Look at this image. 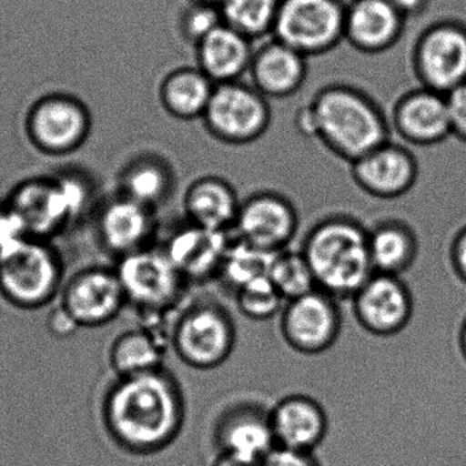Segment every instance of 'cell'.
<instances>
[{"mask_svg": "<svg viewBox=\"0 0 466 466\" xmlns=\"http://www.w3.org/2000/svg\"><path fill=\"white\" fill-rule=\"evenodd\" d=\"M103 427L127 454L149 457L170 447L187 420L184 391L166 370L116 378L102 400Z\"/></svg>", "mask_w": 466, "mask_h": 466, "instance_id": "cell-1", "label": "cell"}, {"mask_svg": "<svg viewBox=\"0 0 466 466\" xmlns=\"http://www.w3.org/2000/svg\"><path fill=\"white\" fill-rule=\"evenodd\" d=\"M299 132L318 140L349 165L391 140L386 114L370 95L348 84H329L296 116Z\"/></svg>", "mask_w": 466, "mask_h": 466, "instance_id": "cell-2", "label": "cell"}, {"mask_svg": "<svg viewBox=\"0 0 466 466\" xmlns=\"http://www.w3.org/2000/svg\"><path fill=\"white\" fill-rule=\"evenodd\" d=\"M301 253L319 290L337 299H351L372 277L368 230L349 215H329L305 236Z\"/></svg>", "mask_w": 466, "mask_h": 466, "instance_id": "cell-3", "label": "cell"}, {"mask_svg": "<svg viewBox=\"0 0 466 466\" xmlns=\"http://www.w3.org/2000/svg\"><path fill=\"white\" fill-rule=\"evenodd\" d=\"M236 343L233 316L214 299L187 305L170 323V349L193 370H211L225 364Z\"/></svg>", "mask_w": 466, "mask_h": 466, "instance_id": "cell-4", "label": "cell"}, {"mask_svg": "<svg viewBox=\"0 0 466 466\" xmlns=\"http://www.w3.org/2000/svg\"><path fill=\"white\" fill-rule=\"evenodd\" d=\"M66 275L53 242L29 238L0 261V297L21 310H37L58 301Z\"/></svg>", "mask_w": 466, "mask_h": 466, "instance_id": "cell-5", "label": "cell"}, {"mask_svg": "<svg viewBox=\"0 0 466 466\" xmlns=\"http://www.w3.org/2000/svg\"><path fill=\"white\" fill-rule=\"evenodd\" d=\"M116 269L127 305L146 320L167 318L181 305L189 286L160 245L118 258Z\"/></svg>", "mask_w": 466, "mask_h": 466, "instance_id": "cell-6", "label": "cell"}, {"mask_svg": "<svg viewBox=\"0 0 466 466\" xmlns=\"http://www.w3.org/2000/svg\"><path fill=\"white\" fill-rule=\"evenodd\" d=\"M343 0H280L272 37L302 56H324L343 42Z\"/></svg>", "mask_w": 466, "mask_h": 466, "instance_id": "cell-7", "label": "cell"}, {"mask_svg": "<svg viewBox=\"0 0 466 466\" xmlns=\"http://www.w3.org/2000/svg\"><path fill=\"white\" fill-rule=\"evenodd\" d=\"M207 129L228 146H248L263 137L271 125L268 99L252 84H218L203 116Z\"/></svg>", "mask_w": 466, "mask_h": 466, "instance_id": "cell-8", "label": "cell"}, {"mask_svg": "<svg viewBox=\"0 0 466 466\" xmlns=\"http://www.w3.org/2000/svg\"><path fill=\"white\" fill-rule=\"evenodd\" d=\"M420 86L447 95L466 83V24L441 20L428 25L411 50Z\"/></svg>", "mask_w": 466, "mask_h": 466, "instance_id": "cell-9", "label": "cell"}, {"mask_svg": "<svg viewBox=\"0 0 466 466\" xmlns=\"http://www.w3.org/2000/svg\"><path fill=\"white\" fill-rule=\"evenodd\" d=\"M86 190L76 181L31 182L13 196L7 206L23 220L29 238L53 242L83 211Z\"/></svg>", "mask_w": 466, "mask_h": 466, "instance_id": "cell-10", "label": "cell"}, {"mask_svg": "<svg viewBox=\"0 0 466 466\" xmlns=\"http://www.w3.org/2000/svg\"><path fill=\"white\" fill-rule=\"evenodd\" d=\"M116 267L89 266L65 280L58 307L77 329H97L116 320L127 307Z\"/></svg>", "mask_w": 466, "mask_h": 466, "instance_id": "cell-11", "label": "cell"}, {"mask_svg": "<svg viewBox=\"0 0 466 466\" xmlns=\"http://www.w3.org/2000/svg\"><path fill=\"white\" fill-rule=\"evenodd\" d=\"M339 299L316 290L288 301L279 315V329L289 348L318 356L337 343L342 331Z\"/></svg>", "mask_w": 466, "mask_h": 466, "instance_id": "cell-12", "label": "cell"}, {"mask_svg": "<svg viewBox=\"0 0 466 466\" xmlns=\"http://www.w3.org/2000/svg\"><path fill=\"white\" fill-rule=\"evenodd\" d=\"M296 206L274 190H260L241 200L233 237L267 252L288 249L299 231Z\"/></svg>", "mask_w": 466, "mask_h": 466, "instance_id": "cell-13", "label": "cell"}, {"mask_svg": "<svg viewBox=\"0 0 466 466\" xmlns=\"http://www.w3.org/2000/svg\"><path fill=\"white\" fill-rule=\"evenodd\" d=\"M357 323L375 337H394L410 323L414 299L402 278L373 272L351 297Z\"/></svg>", "mask_w": 466, "mask_h": 466, "instance_id": "cell-14", "label": "cell"}, {"mask_svg": "<svg viewBox=\"0 0 466 466\" xmlns=\"http://www.w3.org/2000/svg\"><path fill=\"white\" fill-rule=\"evenodd\" d=\"M231 233L198 228L185 220L160 245L187 285L218 279Z\"/></svg>", "mask_w": 466, "mask_h": 466, "instance_id": "cell-15", "label": "cell"}, {"mask_svg": "<svg viewBox=\"0 0 466 466\" xmlns=\"http://www.w3.org/2000/svg\"><path fill=\"white\" fill-rule=\"evenodd\" d=\"M354 184L372 198L394 200L410 192L419 178L416 157L391 140L350 163Z\"/></svg>", "mask_w": 466, "mask_h": 466, "instance_id": "cell-16", "label": "cell"}, {"mask_svg": "<svg viewBox=\"0 0 466 466\" xmlns=\"http://www.w3.org/2000/svg\"><path fill=\"white\" fill-rule=\"evenodd\" d=\"M390 127L411 146L443 143L451 136L446 95L421 86L406 92L392 107Z\"/></svg>", "mask_w": 466, "mask_h": 466, "instance_id": "cell-17", "label": "cell"}, {"mask_svg": "<svg viewBox=\"0 0 466 466\" xmlns=\"http://www.w3.org/2000/svg\"><path fill=\"white\" fill-rule=\"evenodd\" d=\"M96 234L106 252L116 260L154 247L157 234L154 209L122 196L103 207L96 219Z\"/></svg>", "mask_w": 466, "mask_h": 466, "instance_id": "cell-18", "label": "cell"}, {"mask_svg": "<svg viewBox=\"0 0 466 466\" xmlns=\"http://www.w3.org/2000/svg\"><path fill=\"white\" fill-rule=\"evenodd\" d=\"M408 21L391 0H350L346 4L343 40L362 54H383L394 47Z\"/></svg>", "mask_w": 466, "mask_h": 466, "instance_id": "cell-19", "label": "cell"}, {"mask_svg": "<svg viewBox=\"0 0 466 466\" xmlns=\"http://www.w3.org/2000/svg\"><path fill=\"white\" fill-rule=\"evenodd\" d=\"M275 444L296 451L313 452L329 432V416L315 398L291 394L269 409Z\"/></svg>", "mask_w": 466, "mask_h": 466, "instance_id": "cell-20", "label": "cell"}, {"mask_svg": "<svg viewBox=\"0 0 466 466\" xmlns=\"http://www.w3.org/2000/svg\"><path fill=\"white\" fill-rule=\"evenodd\" d=\"M219 451L263 461L277 447L269 409L260 403L241 402L226 409L215 425Z\"/></svg>", "mask_w": 466, "mask_h": 466, "instance_id": "cell-21", "label": "cell"}, {"mask_svg": "<svg viewBox=\"0 0 466 466\" xmlns=\"http://www.w3.org/2000/svg\"><path fill=\"white\" fill-rule=\"evenodd\" d=\"M170 349V323L146 321L119 332L108 349V365L116 378L141 375L165 368Z\"/></svg>", "mask_w": 466, "mask_h": 466, "instance_id": "cell-22", "label": "cell"}, {"mask_svg": "<svg viewBox=\"0 0 466 466\" xmlns=\"http://www.w3.org/2000/svg\"><path fill=\"white\" fill-rule=\"evenodd\" d=\"M250 84L267 99H286L304 86L308 58L272 37L255 48L249 72Z\"/></svg>", "mask_w": 466, "mask_h": 466, "instance_id": "cell-23", "label": "cell"}, {"mask_svg": "<svg viewBox=\"0 0 466 466\" xmlns=\"http://www.w3.org/2000/svg\"><path fill=\"white\" fill-rule=\"evenodd\" d=\"M239 206L241 200L230 182L204 177L193 182L185 195V220L198 228L231 233Z\"/></svg>", "mask_w": 466, "mask_h": 466, "instance_id": "cell-24", "label": "cell"}, {"mask_svg": "<svg viewBox=\"0 0 466 466\" xmlns=\"http://www.w3.org/2000/svg\"><path fill=\"white\" fill-rule=\"evenodd\" d=\"M200 70L215 84L233 83L248 75L252 64V40L222 25L198 45Z\"/></svg>", "mask_w": 466, "mask_h": 466, "instance_id": "cell-25", "label": "cell"}, {"mask_svg": "<svg viewBox=\"0 0 466 466\" xmlns=\"http://www.w3.org/2000/svg\"><path fill=\"white\" fill-rule=\"evenodd\" d=\"M368 247L375 272L395 277L414 266L420 250L416 231L400 219L381 220L368 230Z\"/></svg>", "mask_w": 466, "mask_h": 466, "instance_id": "cell-26", "label": "cell"}, {"mask_svg": "<svg viewBox=\"0 0 466 466\" xmlns=\"http://www.w3.org/2000/svg\"><path fill=\"white\" fill-rule=\"evenodd\" d=\"M86 121L83 108L65 99L42 103L32 116V132L43 147L54 151L72 148L83 138Z\"/></svg>", "mask_w": 466, "mask_h": 466, "instance_id": "cell-27", "label": "cell"}, {"mask_svg": "<svg viewBox=\"0 0 466 466\" xmlns=\"http://www.w3.org/2000/svg\"><path fill=\"white\" fill-rule=\"evenodd\" d=\"M215 84L200 69L174 73L163 86L166 105L182 118L203 116L214 94Z\"/></svg>", "mask_w": 466, "mask_h": 466, "instance_id": "cell-28", "label": "cell"}, {"mask_svg": "<svg viewBox=\"0 0 466 466\" xmlns=\"http://www.w3.org/2000/svg\"><path fill=\"white\" fill-rule=\"evenodd\" d=\"M275 255L231 237L218 279L234 294L242 286L268 277Z\"/></svg>", "mask_w": 466, "mask_h": 466, "instance_id": "cell-29", "label": "cell"}, {"mask_svg": "<svg viewBox=\"0 0 466 466\" xmlns=\"http://www.w3.org/2000/svg\"><path fill=\"white\" fill-rule=\"evenodd\" d=\"M280 0H225L219 7L223 24L248 39L272 35Z\"/></svg>", "mask_w": 466, "mask_h": 466, "instance_id": "cell-30", "label": "cell"}, {"mask_svg": "<svg viewBox=\"0 0 466 466\" xmlns=\"http://www.w3.org/2000/svg\"><path fill=\"white\" fill-rule=\"evenodd\" d=\"M269 280L286 302L316 290L315 277L301 250H280L272 260Z\"/></svg>", "mask_w": 466, "mask_h": 466, "instance_id": "cell-31", "label": "cell"}, {"mask_svg": "<svg viewBox=\"0 0 466 466\" xmlns=\"http://www.w3.org/2000/svg\"><path fill=\"white\" fill-rule=\"evenodd\" d=\"M234 301L245 318L255 321H266L280 315L286 304L268 277L239 288L234 293Z\"/></svg>", "mask_w": 466, "mask_h": 466, "instance_id": "cell-32", "label": "cell"}, {"mask_svg": "<svg viewBox=\"0 0 466 466\" xmlns=\"http://www.w3.org/2000/svg\"><path fill=\"white\" fill-rule=\"evenodd\" d=\"M170 189V178L157 166L136 168L127 179V196L148 208L165 200Z\"/></svg>", "mask_w": 466, "mask_h": 466, "instance_id": "cell-33", "label": "cell"}, {"mask_svg": "<svg viewBox=\"0 0 466 466\" xmlns=\"http://www.w3.org/2000/svg\"><path fill=\"white\" fill-rule=\"evenodd\" d=\"M222 15L219 7L198 4L195 9L190 10L185 20V34L190 40L198 45L209 34L222 25Z\"/></svg>", "mask_w": 466, "mask_h": 466, "instance_id": "cell-34", "label": "cell"}, {"mask_svg": "<svg viewBox=\"0 0 466 466\" xmlns=\"http://www.w3.org/2000/svg\"><path fill=\"white\" fill-rule=\"evenodd\" d=\"M26 239L29 236L20 217L9 206L0 208V261L12 255Z\"/></svg>", "mask_w": 466, "mask_h": 466, "instance_id": "cell-35", "label": "cell"}, {"mask_svg": "<svg viewBox=\"0 0 466 466\" xmlns=\"http://www.w3.org/2000/svg\"><path fill=\"white\" fill-rule=\"evenodd\" d=\"M451 136L466 144V83L446 95Z\"/></svg>", "mask_w": 466, "mask_h": 466, "instance_id": "cell-36", "label": "cell"}, {"mask_svg": "<svg viewBox=\"0 0 466 466\" xmlns=\"http://www.w3.org/2000/svg\"><path fill=\"white\" fill-rule=\"evenodd\" d=\"M261 466H319L313 452L275 447L261 461Z\"/></svg>", "mask_w": 466, "mask_h": 466, "instance_id": "cell-37", "label": "cell"}, {"mask_svg": "<svg viewBox=\"0 0 466 466\" xmlns=\"http://www.w3.org/2000/svg\"><path fill=\"white\" fill-rule=\"evenodd\" d=\"M450 264L454 274L466 285V226H463L450 245Z\"/></svg>", "mask_w": 466, "mask_h": 466, "instance_id": "cell-38", "label": "cell"}, {"mask_svg": "<svg viewBox=\"0 0 466 466\" xmlns=\"http://www.w3.org/2000/svg\"><path fill=\"white\" fill-rule=\"evenodd\" d=\"M48 329L56 337L66 338L77 331V326L72 319L56 305L48 316Z\"/></svg>", "mask_w": 466, "mask_h": 466, "instance_id": "cell-39", "label": "cell"}, {"mask_svg": "<svg viewBox=\"0 0 466 466\" xmlns=\"http://www.w3.org/2000/svg\"><path fill=\"white\" fill-rule=\"evenodd\" d=\"M406 21L420 17L427 12L431 0H391Z\"/></svg>", "mask_w": 466, "mask_h": 466, "instance_id": "cell-40", "label": "cell"}, {"mask_svg": "<svg viewBox=\"0 0 466 466\" xmlns=\"http://www.w3.org/2000/svg\"><path fill=\"white\" fill-rule=\"evenodd\" d=\"M212 466H261V461L239 457L231 452L219 451Z\"/></svg>", "mask_w": 466, "mask_h": 466, "instance_id": "cell-41", "label": "cell"}, {"mask_svg": "<svg viewBox=\"0 0 466 466\" xmlns=\"http://www.w3.org/2000/svg\"><path fill=\"white\" fill-rule=\"evenodd\" d=\"M458 343H460V350L466 361V318L461 324L460 334H458Z\"/></svg>", "mask_w": 466, "mask_h": 466, "instance_id": "cell-42", "label": "cell"}, {"mask_svg": "<svg viewBox=\"0 0 466 466\" xmlns=\"http://www.w3.org/2000/svg\"><path fill=\"white\" fill-rule=\"evenodd\" d=\"M225 0H198V4L208 5V6L220 7Z\"/></svg>", "mask_w": 466, "mask_h": 466, "instance_id": "cell-43", "label": "cell"}]
</instances>
